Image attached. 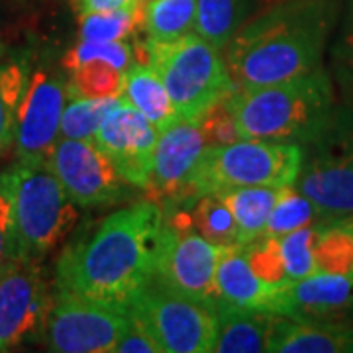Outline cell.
I'll list each match as a JSON object with an SVG mask.
<instances>
[{
    "label": "cell",
    "mask_w": 353,
    "mask_h": 353,
    "mask_svg": "<svg viewBox=\"0 0 353 353\" xmlns=\"http://www.w3.org/2000/svg\"><path fill=\"white\" fill-rule=\"evenodd\" d=\"M67 81L39 69L28 79L16 128V155L22 163H48L59 141Z\"/></svg>",
    "instance_id": "14"
},
{
    "label": "cell",
    "mask_w": 353,
    "mask_h": 353,
    "mask_svg": "<svg viewBox=\"0 0 353 353\" xmlns=\"http://www.w3.org/2000/svg\"><path fill=\"white\" fill-rule=\"evenodd\" d=\"M273 314L304 322L353 324V277L314 273L279 287Z\"/></svg>",
    "instance_id": "16"
},
{
    "label": "cell",
    "mask_w": 353,
    "mask_h": 353,
    "mask_svg": "<svg viewBox=\"0 0 353 353\" xmlns=\"http://www.w3.org/2000/svg\"><path fill=\"white\" fill-rule=\"evenodd\" d=\"M2 53H4V46H2V41H0V57H2Z\"/></svg>",
    "instance_id": "38"
},
{
    "label": "cell",
    "mask_w": 353,
    "mask_h": 353,
    "mask_svg": "<svg viewBox=\"0 0 353 353\" xmlns=\"http://www.w3.org/2000/svg\"><path fill=\"white\" fill-rule=\"evenodd\" d=\"M241 248H243V255L255 273V277L261 283L269 285V287H283V285L290 283L279 238L261 236Z\"/></svg>",
    "instance_id": "31"
},
{
    "label": "cell",
    "mask_w": 353,
    "mask_h": 353,
    "mask_svg": "<svg viewBox=\"0 0 353 353\" xmlns=\"http://www.w3.org/2000/svg\"><path fill=\"white\" fill-rule=\"evenodd\" d=\"M28 79L30 75L22 63H0V153L14 145Z\"/></svg>",
    "instance_id": "28"
},
{
    "label": "cell",
    "mask_w": 353,
    "mask_h": 353,
    "mask_svg": "<svg viewBox=\"0 0 353 353\" xmlns=\"http://www.w3.org/2000/svg\"><path fill=\"white\" fill-rule=\"evenodd\" d=\"M283 187H241L216 192L226 202L238 224L240 245L263 236L267 218L271 214Z\"/></svg>",
    "instance_id": "21"
},
{
    "label": "cell",
    "mask_w": 353,
    "mask_h": 353,
    "mask_svg": "<svg viewBox=\"0 0 353 353\" xmlns=\"http://www.w3.org/2000/svg\"><path fill=\"white\" fill-rule=\"evenodd\" d=\"M220 248L190 226L185 206L163 212V230L153 281L176 294L216 304V267Z\"/></svg>",
    "instance_id": "8"
},
{
    "label": "cell",
    "mask_w": 353,
    "mask_h": 353,
    "mask_svg": "<svg viewBox=\"0 0 353 353\" xmlns=\"http://www.w3.org/2000/svg\"><path fill=\"white\" fill-rule=\"evenodd\" d=\"M163 212L141 201L110 214L88 238L67 245L55 267V289L126 308L153 281Z\"/></svg>",
    "instance_id": "1"
},
{
    "label": "cell",
    "mask_w": 353,
    "mask_h": 353,
    "mask_svg": "<svg viewBox=\"0 0 353 353\" xmlns=\"http://www.w3.org/2000/svg\"><path fill=\"white\" fill-rule=\"evenodd\" d=\"M299 143L240 138L208 145L192 181L194 199L241 187H290L303 167Z\"/></svg>",
    "instance_id": "5"
},
{
    "label": "cell",
    "mask_w": 353,
    "mask_h": 353,
    "mask_svg": "<svg viewBox=\"0 0 353 353\" xmlns=\"http://www.w3.org/2000/svg\"><path fill=\"white\" fill-rule=\"evenodd\" d=\"M139 2H141V4H145V2H152V0H139Z\"/></svg>",
    "instance_id": "40"
},
{
    "label": "cell",
    "mask_w": 353,
    "mask_h": 353,
    "mask_svg": "<svg viewBox=\"0 0 353 353\" xmlns=\"http://www.w3.org/2000/svg\"><path fill=\"white\" fill-rule=\"evenodd\" d=\"M159 132L179 120L161 77L152 65H132L126 71V87L122 94Z\"/></svg>",
    "instance_id": "20"
},
{
    "label": "cell",
    "mask_w": 353,
    "mask_h": 353,
    "mask_svg": "<svg viewBox=\"0 0 353 353\" xmlns=\"http://www.w3.org/2000/svg\"><path fill=\"white\" fill-rule=\"evenodd\" d=\"M320 226H304L279 238L289 281H301L316 273L314 241Z\"/></svg>",
    "instance_id": "32"
},
{
    "label": "cell",
    "mask_w": 353,
    "mask_h": 353,
    "mask_svg": "<svg viewBox=\"0 0 353 353\" xmlns=\"http://www.w3.org/2000/svg\"><path fill=\"white\" fill-rule=\"evenodd\" d=\"M343 59L345 63L353 69V0H352V10H350V18H347V26H345V36H343Z\"/></svg>",
    "instance_id": "37"
},
{
    "label": "cell",
    "mask_w": 353,
    "mask_h": 353,
    "mask_svg": "<svg viewBox=\"0 0 353 353\" xmlns=\"http://www.w3.org/2000/svg\"><path fill=\"white\" fill-rule=\"evenodd\" d=\"M185 208L189 212L190 226L194 228L204 240H208L218 248L240 245L238 224L220 194L212 192V194L199 196Z\"/></svg>",
    "instance_id": "24"
},
{
    "label": "cell",
    "mask_w": 353,
    "mask_h": 353,
    "mask_svg": "<svg viewBox=\"0 0 353 353\" xmlns=\"http://www.w3.org/2000/svg\"><path fill=\"white\" fill-rule=\"evenodd\" d=\"M208 141L196 122L176 120L157 136L152 173L145 185L148 201L169 212L194 202L192 181Z\"/></svg>",
    "instance_id": "11"
},
{
    "label": "cell",
    "mask_w": 353,
    "mask_h": 353,
    "mask_svg": "<svg viewBox=\"0 0 353 353\" xmlns=\"http://www.w3.org/2000/svg\"><path fill=\"white\" fill-rule=\"evenodd\" d=\"M245 0H196L194 32L216 50H226L243 26Z\"/></svg>",
    "instance_id": "22"
},
{
    "label": "cell",
    "mask_w": 353,
    "mask_h": 353,
    "mask_svg": "<svg viewBox=\"0 0 353 353\" xmlns=\"http://www.w3.org/2000/svg\"><path fill=\"white\" fill-rule=\"evenodd\" d=\"M24 261L18 228H16V214H14V194L8 183V176L0 173V273L8 267Z\"/></svg>",
    "instance_id": "34"
},
{
    "label": "cell",
    "mask_w": 353,
    "mask_h": 353,
    "mask_svg": "<svg viewBox=\"0 0 353 353\" xmlns=\"http://www.w3.org/2000/svg\"><path fill=\"white\" fill-rule=\"evenodd\" d=\"M314 155L301 167L296 189L314 202L324 222L353 218V126L338 128L336 118L314 139Z\"/></svg>",
    "instance_id": "9"
},
{
    "label": "cell",
    "mask_w": 353,
    "mask_h": 353,
    "mask_svg": "<svg viewBox=\"0 0 353 353\" xmlns=\"http://www.w3.org/2000/svg\"><path fill=\"white\" fill-rule=\"evenodd\" d=\"M196 0H152L143 4L141 30L152 41H173L194 30Z\"/></svg>",
    "instance_id": "23"
},
{
    "label": "cell",
    "mask_w": 353,
    "mask_h": 353,
    "mask_svg": "<svg viewBox=\"0 0 353 353\" xmlns=\"http://www.w3.org/2000/svg\"><path fill=\"white\" fill-rule=\"evenodd\" d=\"M279 314L265 310L241 308L216 301V341L212 352L216 353H257L267 352L269 338Z\"/></svg>",
    "instance_id": "18"
},
{
    "label": "cell",
    "mask_w": 353,
    "mask_h": 353,
    "mask_svg": "<svg viewBox=\"0 0 353 353\" xmlns=\"http://www.w3.org/2000/svg\"><path fill=\"white\" fill-rule=\"evenodd\" d=\"M126 87V71L102 61L79 65L67 79L69 99H120Z\"/></svg>",
    "instance_id": "26"
},
{
    "label": "cell",
    "mask_w": 353,
    "mask_h": 353,
    "mask_svg": "<svg viewBox=\"0 0 353 353\" xmlns=\"http://www.w3.org/2000/svg\"><path fill=\"white\" fill-rule=\"evenodd\" d=\"M316 222H324V218L314 206V202L304 196L299 189H294V185H290L281 190L277 202L267 218L263 236L283 238L294 230L312 226Z\"/></svg>",
    "instance_id": "27"
},
{
    "label": "cell",
    "mask_w": 353,
    "mask_h": 353,
    "mask_svg": "<svg viewBox=\"0 0 353 353\" xmlns=\"http://www.w3.org/2000/svg\"><path fill=\"white\" fill-rule=\"evenodd\" d=\"M352 277H353V275H352Z\"/></svg>",
    "instance_id": "41"
},
{
    "label": "cell",
    "mask_w": 353,
    "mask_h": 353,
    "mask_svg": "<svg viewBox=\"0 0 353 353\" xmlns=\"http://www.w3.org/2000/svg\"><path fill=\"white\" fill-rule=\"evenodd\" d=\"M230 94L212 104L206 112L202 114L201 120L196 122L206 141H208V145H226V143L240 139Z\"/></svg>",
    "instance_id": "35"
},
{
    "label": "cell",
    "mask_w": 353,
    "mask_h": 353,
    "mask_svg": "<svg viewBox=\"0 0 353 353\" xmlns=\"http://www.w3.org/2000/svg\"><path fill=\"white\" fill-rule=\"evenodd\" d=\"M267 352L353 353V324L304 322L277 316Z\"/></svg>",
    "instance_id": "17"
},
{
    "label": "cell",
    "mask_w": 353,
    "mask_h": 353,
    "mask_svg": "<svg viewBox=\"0 0 353 353\" xmlns=\"http://www.w3.org/2000/svg\"><path fill=\"white\" fill-rule=\"evenodd\" d=\"M55 292L38 261H20L0 273V353L46 334Z\"/></svg>",
    "instance_id": "12"
},
{
    "label": "cell",
    "mask_w": 353,
    "mask_h": 353,
    "mask_svg": "<svg viewBox=\"0 0 353 353\" xmlns=\"http://www.w3.org/2000/svg\"><path fill=\"white\" fill-rule=\"evenodd\" d=\"M120 99H71L65 104L59 138L92 139Z\"/></svg>",
    "instance_id": "30"
},
{
    "label": "cell",
    "mask_w": 353,
    "mask_h": 353,
    "mask_svg": "<svg viewBox=\"0 0 353 353\" xmlns=\"http://www.w3.org/2000/svg\"><path fill=\"white\" fill-rule=\"evenodd\" d=\"M352 220H353V218H352Z\"/></svg>",
    "instance_id": "42"
},
{
    "label": "cell",
    "mask_w": 353,
    "mask_h": 353,
    "mask_svg": "<svg viewBox=\"0 0 353 353\" xmlns=\"http://www.w3.org/2000/svg\"><path fill=\"white\" fill-rule=\"evenodd\" d=\"M112 353H161V347L138 322L130 318L126 330L114 345Z\"/></svg>",
    "instance_id": "36"
},
{
    "label": "cell",
    "mask_w": 353,
    "mask_h": 353,
    "mask_svg": "<svg viewBox=\"0 0 353 353\" xmlns=\"http://www.w3.org/2000/svg\"><path fill=\"white\" fill-rule=\"evenodd\" d=\"M267 2H273V4H277V2H285V0H267Z\"/></svg>",
    "instance_id": "39"
},
{
    "label": "cell",
    "mask_w": 353,
    "mask_h": 353,
    "mask_svg": "<svg viewBox=\"0 0 353 353\" xmlns=\"http://www.w3.org/2000/svg\"><path fill=\"white\" fill-rule=\"evenodd\" d=\"M230 101L240 138L304 143L334 120V88L322 67L267 87H236Z\"/></svg>",
    "instance_id": "3"
},
{
    "label": "cell",
    "mask_w": 353,
    "mask_h": 353,
    "mask_svg": "<svg viewBox=\"0 0 353 353\" xmlns=\"http://www.w3.org/2000/svg\"><path fill=\"white\" fill-rule=\"evenodd\" d=\"M316 273L353 275V220L320 226L314 241Z\"/></svg>",
    "instance_id": "25"
},
{
    "label": "cell",
    "mask_w": 353,
    "mask_h": 353,
    "mask_svg": "<svg viewBox=\"0 0 353 353\" xmlns=\"http://www.w3.org/2000/svg\"><path fill=\"white\" fill-rule=\"evenodd\" d=\"M161 353H210L216 341V304L176 294L152 281L126 306Z\"/></svg>",
    "instance_id": "7"
},
{
    "label": "cell",
    "mask_w": 353,
    "mask_h": 353,
    "mask_svg": "<svg viewBox=\"0 0 353 353\" xmlns=\"http://www.w3.org/2000/svg\"><path fill=\"white\" fill-rule=\"evenodd\" d=\"M148 65L161 77L181 120L199 122L212 104L228 97L236 83L226 59L196 34L173 41H145Z\"/></svg>",
    "instance_id": "4"
},
{
    "label": "cell",
    "mask_w": 353,
    "mask_h": 353,
    "mask_svg": "<svg viewBox=\"0 0 353 353\" xmlns=\"http://www.w3.org/2000/svg\"><path fill=\"white\" fill-rule=\"evenodd\" d=\"M90 61H102L128 71L134 65V51L126 41H87L81 39L73 50H69L63 57L65 69H75L79 65L90 63Z\"/></svg>",
    "instance_id": "33"
},
{
    "label": "cell",
    "mask_w": 353,
    "mask_h": 353,
    "mask_svg": "<svg viewBox=\"0 0 353 353\" xmlns=\"http://www.w3.org/2000/svg\"><path fill=\"white\" fill-rule=\"evenodd\" d=\"M143 4L106 12L81 14V39L87 41H122L141 28Z\"/></svg>",
    "instance_id": "29"
},
{
    "label": "cell",
    "mask_w": 353,
    "mask_h": 353,
    "mask_svg": "<svg viewBox=\"0 0 353 353\" xmlns=\"http://www.w3.org/2000/svg\"><path fill=\"white\" fill-rule=\"evenodd\" d=\"M48 163L79 206H110L126 196L128 183L92 139L59 138Z\"/></svg>",
    "instance_id": "13"
},
{
    "label": "cell",
    "mask_w": 353,
    "mask_h": 353,
    "mask_svg": "<svg viewBox=\"0 0 353 353\" xmlns=\"http://www.w3.org/2000/svg\"><path fill=\"white\" fill-rule=\"evenodd\" d=\"M14 194V214L24 261H41L71 234L79 220L75 202L50 163L18 161L4 171Z\"/></svg>",
    "instance_id": "6"
},
{
    "label": "cell",
    "mask_w": 353,
    "mask_h": 353,
    "mask_svg": "<svg viewBox=\"0 0 353 353\" xmlns=\"http://www.w3.org/2000/svg\"><path fill=\"white\" fill-rule=\"evenodd\" d=\"M218 299L241 308L265 310L273 314V301L279 287H269L255 277L241 245L220 248L216 267Z\"/></svg>",
    "instance_id": "19"
},
{
    "label": "cell",
    "mask_w": 353,
    "mask_h": 353,
    "mask_svg": "<svg viewBox=\"0 0 353 353\" xmlns=\"http://www.w3.org/2000/svg\"><path fill=\"white\" fill-rule=\"evenodd\" d=\"M128 322L126 308L57 289L46 328V343L55 353H112Z\"/></svg>",
    "instance_id": "10"
},
{
    "label": "cell",
    "mask_w": 353,
    "mask_h": 353,
    "mask_svg": "<svg viewBox=\"0 0 353 353\" xmlns=\"http://www.w3.org/2000/svg\"><path fill=\"white\" fill-rule=\"evenodd\" d=\"M157 136L159 130L124 97H120V102L106 116L92 141L112 161L114 169L128 185L145 189L152 173Z\"/></svg>",
    "instance_id": "15"
},
{
    "label": "cell",
    "mask_w": 353,
    "mask_h": 353,
    "mask_svg": "<svg viewBox=\"0 0 353 353\" xmlns=\"http://www.w3.org/2000/svg\"><path fill=\"white\" fill-rule=\"evenodd\" d=\"M334 14L332 0H285L241 26L226 46L236 87H267L322 67Z\"/></svg>",
    "instance_id": "2"
}]
</instances>
